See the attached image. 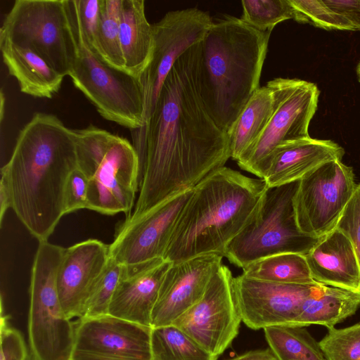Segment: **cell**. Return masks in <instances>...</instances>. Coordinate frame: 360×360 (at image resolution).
I'll return each mask as SVG.
<instances>
[{
  "instance_id": "1",
  "label": "cell",
  "mask_w": 360,
  "mask_h": 360,
  "mask_svg": "<svg viewBox=\"0 0 360 360\" xmlns=\"http://www.w3.org/2000/svg\"><path fill=\"white\" fill-rule=\"evenodd\" d=\"M198 50L199 43L176 61L144 125L132 131L141 187L126 219L193 189L231 158L228 134L210 115L198 91Z\"/></svg>"
},
{
  "instance_id": "2",
  "label": "cell",
  "mask_w": 360,
  "mask_h": 360,
  "mask_svg": "<svg viewBox=\"0 0 360 360\" xmlns=\"http://www.w3.org/2000/svg\"><path fill=\"white\" fill-rule=\"evenodd\" d=\"M77 167L75 129L53 114L35 113L18 134L0 184L10 207L39 242L48 241L65 215L66 183Z\"/></svg>"
},
{
  "instance_id": "3",
  "label": "cell",
  "mask_w": 360,
  "mask_h": 360,
  "mask_svg": "<svg viewBox=\"0 0 360 360\" xmlns=\"http://www.w3.org/2000/svg\"><path fill=\"white\" fill-rule=\"evenodd\" d=\"M268 189L263 179L225 166L208 174L193 188L164 259L174 263L208 254L224 257L228 245L257 217Z\"/></svg>"
},
{
  "instance_id": "4",
  "label": "cell",
  "mask_w": 360,
  "mask_h": 360,
  "mask_svg": "<svg viewBox=\"0 0 360 360\" xmlns=\"http://www.w3.org/2000/svg\"><path fill=\"white\" fill-rule=\"evenodd\" d=\"M271 32L225 15L213 22L199 43L198 91L207 111L226 133L259 87Z\"/></svg>"
},
{
  "instance_id": "5",
  "label": "cell",
  "mask_w": 360,
  "mask_h": 360,
  "mask_svg": "<svg viewBox=\"0 0 360 360\" xmlns=\"http://www.w3.org/2000/svg\"><path fill=\"white\" fill-rule=\"evenodd\" d=\"M75 132L78 168L89 179L86 209L129 217L141 187L132 143L93 124Z\"/></svg>"
},
{
  "instance_id": "6",
  "label": "cell",
  "mask_w": 360,
  "mask_h": 360,
  "mask_svg": "<svg viewBox=\"0 0 360 360\" xmlns=\"http://www.w3.org/2000/svg\"><path fill=\"white\" fill-rule=\"evenodd\" d=\"M0 40L25 46L69 76L78 44L69 0H16L5 15Z\"/></svg>"
},
{
  "instance_id": "7",
  "label": "cell",
  "mask_w": 360,
  "mask_h": 360,
  "mask_svg": "<svg viewBox=\"0 0 360 360\" xmlns=\"http://www.w3.org/2000/svg\"><path fill=\"white\" fill-rule=\"evenodd\" d=\"M64 248L39 242L30 281L28 334L34 360H69L75 328L65 313L57 287Z\"/></svg>"
},
{
  "instance_id": "8",
  "label": "cell",
  "mask_w": 360,
  "mask_h": 360,
  "mask_svg": "<svg viewBox=\"0 0 360 360\" xmlns=\"http://www.w3.org/2000/svg\"><path fill=\"white\" fill-rule=\"evenodd\" d=\"M299 181L268 189L259 214L228 245L224 257L241 268L283 253L306 255L319 238L302 233L297 222L294 198Z\"/></svg>"
},
{
  "instance_id": "9",
  "label": "cell",
  "mask_w": 360,
  "mask_h": 360,
  "mask_svg": "<svg viewBox=\"0 0 360 360\" xmlns=\"http://www.w3.org/2000/svg\"><path fill=\"white\" fill-rule=\"evenodd\" d=\"M77 57L69 75L74 85L105 120L131 131L145 123V98L140 79L110 66L88 47L77 18Z\"/></svg>"
},
{
  "instance_id": "10",
  "label": "cell",
  "mask_w": 360,
  "mask_h": 360,
  "mask_svg": "<svg viewBox=\"0 0 360 360\" xmlns=\"http://www.w3.org/2000/svg\"><path fill=\"white\" fill-rule=\"evenodd\" d=\"M266 86L274 96V112L259 137L236 162L241 169L260 179L277 147L310 138L309 126L320 94L316 84L296 78H275Z\"/></svg>"
},
{
  "instance_id": "11",
  "label": "cell",
  "mask_w": 360,
  "mask_h": 360,
  "mask_svg": "<svg viewBox=\"0 0 360 360\" xmlns=\"http://www.w3.org/2000/svg\"><path fill=\"white\" fill-rule=\"evenodd\" d=\"M356 186L353 169L342 160L326 162L305 175L294 198L300 231L317 238L331 231Z\"/></svg>"
},
{
  "instance_id": "12",
  "label": "cell",
  "mask_w": 360,
  "mask_h": 360,
  "mask_svg": "<svg viewBox=\"0 0 360 360\" xmlns=\"http://www.w3.org/2000/svg\"><path fill=\"white\" fill-rule=\"evenodd\" d=\"M233 278L222 264L202 297L172 323L217 358L237 336L242 321Z\"/></svg>"
},
{
  "instance_id": "13",
  "label": "cell",
  "mask_w": 360,
  "mask_h": 360,
  "mask_svg": "<svg viewBox=\"0 0 360 360\" xmlns=\"http://www.w3.org/2000/svg\"><path fill=\"white\" fill-rule=\"evenodd\" d=\"M212 23L207 12L189 8L169 11L160 20L153 24V56L139 79L144 93L145 122L176 61L190 48L202 41Z\"/></svg>"
},
{
  "instance_id": "14",
  "label": "cell",
  "mask_w": 360,
  "mask_h": 360,
  "mask_svg": "<svg viewBox=\"0 0 360 360\" xmlns=\"http://www.w3.org/2000/svg\"><path fill=\"white\" fill-rule=\"evenodd\" d=\"M192 190L169 198L138 218L125 219L109 245L110 258L125 266L163 258L176 221Z\"/></svg>"
},
{
  "instance_id": "15",
  "label": "cell",
  "mask_w": 360,
  "mask_h": 360,
  "mask_svg": "<svg viewBox=\"0 0 360 360\" xmlns=\"http://www.w3.org/2000/svg\"><path fill=\"white\" fill-rule=\"evenodd\" d=\"M151 329L109 314L79 319L69 360H152Z\"/></svg>"
},
{
  "instance_id": "16",
  "label": "cell",
  "mask_w": 360,
  "mask_h": 360,
  "mask_svg": "<svg viewBox=\"0 0 360 360\" xmlns=\"http://www.w3.org/2000/svg\"><path fill=\"white\" fill-rule=\"evenodd\" d=\"M242 321L253 330L290 326L304 302L320 285H293L251 278L243 274L233 278Z\"/></svg>"
},
{
  "instance_id": "17",
  "label": "cell",
  "mask_w": 360,
  "mask_h": 360,
  "mask_svg": "<svg viewBox=\"0 0 360 360\" xmlns=\"http://www.w3.org/2000/svg\"><path fill=\"white\" fill-rule=\"evenodd\" d=\"M224 257L208 254L172 263L152 313V328L172 324L204 295Z\"/></svg>"
},
{
  "instance_id": "18",
  "label": "cell",
  "mask_w": 360,
  "mask_h": 360,
  "mask_svg": "<svg viewBox=\"0 0 360 360\" xmlns=\"http://www.w3.org/2000/svg\"><path fill=\"white\" fill-rule=\"evenodd\" d=\"M109 259V245L97 239L64 248L56 280L61 305L70 319L83 316L86 300Z\"/></svg>"
},
{
  "instance_id": "19",
  "label": "cell",
  "mask_w": 360,
  "mask_h": 360,
  "mask_svg": "<svg viewBox=\"0 0 360 360\" xmlns=\"http://www.w3.org/2000/svg\"><path fill=\"white\" fill-rule=\"evenodd\" d=\"M172 262L158 258L125 266L110 304L108 314L151 326L152 313L164 277Z\"/></svg>"
},
{
  "instance_id": "20",
  "label": "cell",
  "mask_w": 360,
  "mask_h": 360,
  "mask_svg": "<svg viewBox=\"0 0 360 360\" xmlns=\"http://www.w3.org/2000/svg\"><path fill=\"white\" fill-rule=\"evenodd\" d=\"M345 150L330 140L312 138L295 141L277 147L266 165L262 179L269 188L302 179L322 165L342 160Z\"/></svg>"
},
{
  "instance_id": "21",
  "label": "cell",
  "mask_w": 360,
  "mask_h": 360,
  "mask_svg": "<svg viewBox=\"0 0 360 360\" xmlns=\"http://www.w3.org/2000/svg\"><path fill=\"white\" fill-rule=\"evenodd\" d=\"M304 257L318 283L360 292V266L354 248L338 229L320 238Z\"/></svg>"
},
{
  "instance_id": "22",
  "label": "cell",
  "mask_w": 360,
  "mask_h": 360,
  "mask_svg": "<svg viewBox=\"0 0 360 360\" xmlns=\"http://www.w3.org/2000/svg\"><path fill=\"white\" fill-rule=\"evenodd\" d=\"M2 59L18 82L20 91L37 98H51L60 89L64 76L30 49L0 40Z\"/></svg>"
},
{
  "instance_id": "23",
  "label": "cell",
  "mask_w": 360,
  "mask_h": 360,
  "mask_svg": "<svg viewBox=\"0 0 360 360\" xmlns=\"http://www.w3.org/2000/svg\"><path fill=\"white\" fill-rule=\"evenodd\" d=\"M120 39L126 71L140 79L154 49L153 25L146 18L143 0H122Z\"/></svg>"
},
{
  "instance_id": "24",
  "label": "cell",
  "mask_w": 360,
  "mask_h": 360,
  "mask_svg": "<svg viewBox=\"0 0 360 360\" xmlns=\"http://www.w3.org/2000/svg\"><path fill=\"white\" fill-rule=\"evenodd\" d=\"M360 307V292L320 284L304 302L290 326L321 325L328 329L353 315Z\"/></svg>"
},
{
  "instance_id": "25",
  "label": "cell",
  "mask_w": 360,
  "mask_h": 360,
  "mask_svg": "<svg viewBox=\"0 0 360 360\" xmlns=\"http://www.w3.org/2000/svg\"><path fill=\"white\" fill-rule=\"evenodd\" d=\"M274 110V96L266 85L259 86L227 131L231 158L238 161L266 127Z\"/></svg>"
},
{
  "instance_id": "26",
  "label": "cell",
  "mask_w": 360,
  "mask_h": 360,
  "mask_svg": "<svg viewBox=\"0 0 360 360\" xmlns=\"http://www.w3.org/2000/svg\"><path fill=\"white\" fill-rule=\"evenodd\" d=\"M244 276L264 281L293 285H314L304 255L283 253L269 256L243 269Z\"/></svg>"
},
{
  "instance_id": "27",
  "label": "cell",
  "mask_w": 360,
  "mask_h": 360,
  "mask_svg": "<svg viewBox=\"0 0 360 360\" xmlns=\"http://www.w3.org/2000/svg\"><path fill=\"white\" fill-rule=\"evenodd\" d=\"M269 348L278 360H327L305 327L277 326L264 329Z\"/></svg>"
},
{
  "instance_id": "28",
  "label": "cell",
  "mask_w": 360,
  "mask_h": 360,
  "mask_svg": "<svg viewBox=\"0 0 360 360\" xmlns=\"http://www.w3.org/2000/svg\"><path fill=\"white\" fill-rule=\"evenodd\" d=\"M152 360H217L196 341L176 326L152 328Z\"/></svg>"
},
{
  "instance_id": "29",
  "label": "cell",
  "mask_w": 360,
  "mask_h": 360,
  "mask_svg": "<svg viewBox=\"0 0 360 360\" xmlns=\"http://www.w3.org/2000/svg\"><path fill=\"white\" fill-rule=\"evenodd\" d=\"M122 5V0H101L97 56L110 66L127 72L120 39Z\"/></svg>"
},
{
  "instance_id": "30",
  "label": "cell",
  "mask_w": 360,
  "mask_h": 360,
  "mask_svg": "<svg viewBox=\"0 0 360 360\" xmlns=\"http://www.w3.org/2000/svg\"><path fill=\"white\" fill-rule=\"evenodd\" d=\"M241 4L240 19L261 32H271L278 23L286 20L300 21L299 14L290 0H244Z\"/></svg>"
},
{
  "instance_id": "31",
  "label": "cell",
  "mask_w": 360,
  "mask_h": 360,
  "mask_svg": "<svg viewBox=\"0 0 360 360\" xmlns=\"http://www.w3.org/2000/svg\"><path fill=\"white\" fill-rule=\"evenodd\" d=\"M124 265L111 258L91 290L85 303L83 316L80 319L96 318L108 314L113 295L121 279Z\"/></svg>"
},
{
  "instance_id": "32",
  "label": "cell",
  "mask_w": 360,
  "mask_h": 360,
  "mask_svg": "<svg viewBox=\"0 0 360 360\" xmlns=\"http://www.w3.org/2000/svg\"><path fill=\"white\" fill-rule=\"evenodd\" d=\"M319 345L327 360H360V323L328 329Z\"/></svg>"
},
{
  "instance_id": "33",
  "label": "cell",
  "mask_w": 360,
  "mask_h": 360,
  "mask_svg": "<svg viewBox=\"0 0 360 360\" xmlns=\"http://www.w3.org/2000/svg\"><path fill=\"white\" fill-rule=\"evenodd\" d=\"M297 11L300 23H309L327 30H356L342 15L326 6L322 0H290Z\"/></svg>"
},
{
  "instance_id": "34",
  "label": "cell",
  "mask_w": 360,
  "mask_h": 360,
  "mask_svg": "<svg viewBox=\"0 0 360 360\" xmlns=\"http://www.w3.org/2000/svg\"><path fill=\"white\" fill-rule=\"evenodd\" d=\"M89 49L97 56L101 0H70Z\"/></svg>"
},
{
  "instance_id": "35",
  "label": "cell",
  "mask_w": 360,
  "mask_h": 360,
  "mask_svg": "<svg viewBox=\"0 0 360 360\" xmlns=\"http://www.w3.org/2000/svg\"><path fill=\"white\" fill-rule=\"evenodd\" d=\"M335 228L351 240L360 266V184L357 185Z\"/></svg>"
},
{
  "instance_id": "36",
  "label": "cell",
  "mask_w": 360,
  "mask_h": 360,
  "mask_svg": "<svg viewBox=\"0 0 360 360\" xmlns=\"http://www.w3.org/2000/svg\"><path fill=\"white\" fill-rule=\"evenodd\" d=\"M89 181L78 167L70 174L65 188V214L87 207Z\"/></svg>"
},
{
  "instance_id": "37",
  "label": "cell",
  "mask_w": 360,
  "mask_h": 360,
  "mask_svg": "<svg viewBox=\"0 0 360 360\" xmlns=\"http://www.w3.org/2000/svg\"><path fill=\"white\" fill-rule=\"evenodd\" d=\"M26 356L27 349L21 334L1 319V360H25Z\"/></svg>"
},
{
  "instance_id": "38",
  "label": "cell",
  "mask_w": 360,
  "mask_h": 360,
  "mask_svg": "<svg viewBox=\"0 0 360 360\" xmlns=\"http://www.w3.org/2000/svg\"><path fill=\"white\" fill-rule=\"evenodd\" d=\"M333 11L342 15L360 30V0H322Z\"/></svg>"
},
{
  "instance_id": "39",
  "label": "cell",
  "mask_w": 360,
  "mask_h": 360,
  "mask_svg": "<svg viewBox=\"0 0 360 360\" xmlns=\"http://www.w3.org/2000/svg\"><path fill=\"white\" fill-rule=\"evenodd\" d=\"M227 360H278L270 349L252 350Z\"/></svg>"
},
{
  "instance_id": "40",
  "label": "cell",
  "mask_w": 360,
  "mask_h": 360,
  "mask_svg": "<svg viewBox=\"0 0 360 360\" xmlns=\"http://www.w3.org/2000/svg\"><path fill=\"white\" fill-rule=\"evenodd\" d=\"M0 221L1 224L6 211L10 207V200L8 193L1 184H0Z\"/></svg>"
},
{
  "instance_id": "41",
  "label": "cell",
  "mask_w": 360,
  "mask_h": 360,
  "mask_svg": "<svg viewBox=\"0 0 360 360\" xmlns=\"http://www.w3.org/2000/svg\"><path fill=\"white\" fill-rule=\"evenodd\" d=\"M6 97L3 89H1L0 93V122L2 123L4 113V105H5Z\"/></svg>"
},
{
  "instance_id": "42",
  "label": "cell",
  "mask_w": 360,
  "mask_h": 360,
  "mask_svg": "<svg viewBox=\"0 0 360 360\" xmlns=\"http://www.w3.org/2000/svg\"><path fill=\"white\" fill-rule=\"evenodd\" d=\"M356 72H357L359 80V82H360V60H359V64L357 65Z\"/></svg>"
}]
</instances>
